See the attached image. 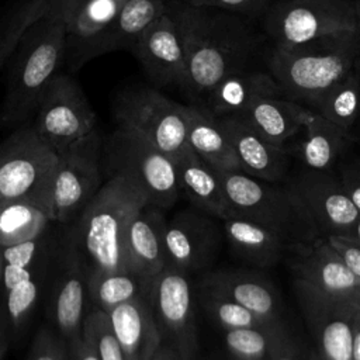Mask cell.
<instances>
[{"label": "cell", "instance_id": "cell-1", "mask_svg": "<svg viewBox=\"0 0 360 360\" xmlns=\"http://www.w3.org/2000/svg\"><path fill=\"white\" fill-rule=\"evenodd\" d=\"M186 53L190 104H200L226 76L266 56L269 41L259 21L217 7H195L169 0Z\"/></svg>", "mask_w": 360, "mask_h": 360}, {"label": "cell", "instance_id": "cell-2", "mask_svg": "<svg viewBox=\"0 0 360 360\" xmlns=\"http://www.w3.org/2000/svg\"><path fill=\"white\" fill-rule=\"evenodd\" d=\"M148 204V193L136 177L111 173L82 212L65 225L62 242L83 260L89 276L128 269L127 229Z\"/></svg>", "mask_w": 360, "mask_h": 360}, {"label": "cell", "instance_id": "cell-3", "mask_svg": "<svg viewBox=\"0 0 360 360\" xmlns=\"http://www.w3.org/2000/svg\"><path fill=\"white\" fill-rule=\"evenodd\" d=\"M264 63L285 97L314 110L333 86L360 65V32L292 46L269 45Z\"/></svg>", "mask_w": 360, "mask_h": 360}, {"label": "cell", "instance_id": "cell-4", "mask_svg": "<svg viewBox=\"0 0 360 360\" xmlns=\"http://www.w3.org/2000/svg\"><path fill=\"white\" fill-rule=\"evenodd\" d=\"M66 59V30L53 0L49 13L21 39L8 60L6 96L0 121L3 127H21L34 112L42 91L59 75Z\"/></svg>", "mask_w": 360, "mask_h": 360}, {"label": "cell", "instance_id": "cell-5", "mask_svg": "<svg viewBox=\"0 0 360 360\" xmlns=\"http://www.w3.org/2000/svg\"><path fill=\"white\" fill-rule=\"evenodd\" d=\"M218 176L231 212L271 229L288 246L322 236L287 183L264 181L242 170L218 172Z\"/></svg>", "mask_w": 360, "mask_h": 360}, {"label": "cell", "instance_id": "cell-6", "mask_svg": "<svg viewBox=\"0 0 360 360\" xmlns=\"http://www.w3.org/2000/svg\"><path fill=\"white\" fill-rule=\"evenodd\" d=\"M259 25L269 45L292 46L360 32V17L353 0H273Z\"/></svg>", "mask_w": 360, "mask_h": 360}, {"label": "cell", "instance_id": "cell-7", "mask_svg": "<svg viewBox=\"0 0 360 360\" xmlns=\"http://www.w3.org/2000/svg\"><path fill=\"white\" fill-rule=\"evenodd\" d=\"M56 163L58 152L32 125L17 127L0 148V204L32 200L52 214L51 184Z\"/></svg>", "mask_w": 360, "mask_h": 360}, {"label": "cell", "instance_id": "cell-8", "mask_svg": "<svg viewBox=\"0 0 360 360\" xmlns=\"http://www.w3.org/2000/svg\"><path fill=\"white\" fill-rule=\"evenodd\" d=\"M103 156L108 174L125 172L141 181L150 205L166 210L177 201L180 187L173 159L141 134L117 127L104 141Z\"/></svg>", "mask_w": 360, "mask_h": 360}, {"label": "cell", "instance_id": "cell-9", "mask_svg": "<svg viewBox=\"0 0 360 360\" xmlns=\"http://www.w3.org/2000/svg\"><path fill=\"white\" fill-rule=\"evenodd\" d=\"M103 146L97 128L58 152L51 184V208L56 224L69 225L101 188Z\"/></svg>", "mask_w": 360, "mask_h": 360}, {"label": "cell", "instance_id": "cell-10", "mask_svg": "<svg viewBox=\"0 0 360 360\" xmlns=\"http://www.w3.org/2000/svg\"><path fill=\"white\" fill-rule=\"evenodd\" d=\"M294 292L316 352L326 360H352L360 294H328L301 280H294Z\"/></svg>", "mask_w": 360, "mask_h": 360}, {"label": "cell", "instance_id": "cell-11", "mask_svg": "<svg viewBox=\"0 0 360 360\" xmlns=\"http://www.w3.org/2000/svg\"><path fill=\"white\" fill-rule=\"evenodd\" d=\"M117 127L135 131L172 159L187 145L181 104L152 87L121 91L112 107Z\"/></svg>", "mask_w": 360, "mask_h": 360}, {"label": "cell", "instance_id": "cell-12", "mask_svg": "<svg viewBox=\"0 0 360 360\" xmlns=\"http://www.w3.org/2000/svg\"><path fill=\"white\" fill-rule=\"evenodd\" d=\"M197 302V285L191 274L166 266L155 277L150 305L162 342L184 360H195L198 354Z\"/></svg>", "mask_w": 360, "mask_h": 360}, {"label": "cell", "instance_id": "cell-13", "mask_svg": "<svg viewBox=\"0 0 360 360\" xmlns=\"http://www.w3.org/2000/svg\"><path fill=\"white\" fill-rule=\"evenodd\" d=\"M32 127L59 152L94 132L97 115L82 86L59 73L42 91Z\"/></svg>", "mask_w": 360, "mask_h": 360}, {"label": "cell", "instance_id": "cell-14", "mask_svg": "<svg viewBox=\"0 0 360 360\" xmlns=\"http://www.w3.org/2000/svg\"><path fill=\"white\" fill-rule=\"evenodd\" d=\"M307 208L322 236L347 238L360 211L333 172L301 167L285 181Z\"/></svg>", "mask_w": 360, "mask_h": 360}, {"label": "cell", "instance_id": "cell-15", "mask_svg": "<svg viewBox=\"0 0 360 360\" xmlns=\"http://www.w3.org/2000/svg\"><path fill=\"white\" fill-rule=\"evenodd\" d=\"M58 270L51 287L48 318L56 332L70 343L83 333L89 312V271L83 260L59 239Z\"/></svg>", "mask_w": 360, "mask_h": 360}, {"label": "cell", "instance_id": "cell-16", "mask_svg": "<svg viewBox=\"0 0 360 360\" xmlns=\"http://www.w3.org/2000/svg\"><path fill=\"white\" fill-rule=\"evenodd\" d=\"M148 77L159 87H176L190 94V77L179 30L167 13L152 22L132 51Z\"/></svg>", "mask_w": 360, "mask_h": 360}, {"label": "cell", "instance_id": "cell-17", "mask_svg": "<svg viewBox=\"0 0 360 360\" xmlns=\"http://www.w3.org/2000/svg\"><path fill=\"white\" fill-rule=\"evenodd\" d=\"M212 215L183 210L166 224V266L194 274L211 266L219 248V231Z\"/></svg>", "mask_w": 360, "mask_h": 360}, {"label": "cell", "instance_id": "cell-18", "mask_svg": "<svg viewBox=\"0 0 360 360\" xmlns=\"http://www.w3.org/2000/svg\"><path fill=\"white\" fill-rule=\"evenodd\" d=\"M284 262L294 280H301L323 292L360 294V278L349 270L326 236L287 246Z\"/></svg>", "mask_w": 360, "mask_h": 360}, {"label": "cell", "instance_id": "cell-19", "mask_svg": "<svg viewBox=\"0 0 360 360\" xmlns=\"http://www.w3.org/2000/svg\"><path fill=\"white\" fill-rule=\"evenodd\" d=\"M218 120L233 148L242 172L264 181H287L294 160L287 148L271 143L240 118L225 117Z\"/></svg>", "mask_w": 360, "mask_h": 360}, {"label": "cell", "instance_id": "cell-20", "mask_svg": "<svg viewBox=\"0 0 360 360\" xmlns=\"http://www.w3.org/2000/svg\"><path fill=\"white\" fill-rule=\"evenodd\" d=\"M66 30L65 65L70 72L86 63V55L127 0H55Z\"/></svg>", "mask_w": 360, "mask_h": 360}, {"label": "cell", "instance_id": "cell-21", "mask_svg": "<svg viewBox=\"0 0 360 360\" xmlns=\"http://www.w3.org/2000/svg\"><path fill=\"white\" fill-rule=\"evenodd\" d=\"M273 94H284V91L269 72L266 63L263 66L255 63L222 79L195 105L205 108L217 118L240 117L256 98Z\"/></svg>", "mask_w": 360, "mask_h": 360}, {"label": "cell", "instance_id": "cell-22", "mask_svg": "<svg viewBox=\"0 0 360 360\" xmlns=\"http://www.w3.org/2000/svg\"><path fill=\"white\" fill-rule=\"evenodd\" d=\"M197 284L228 295L267 321L283 322L278 291L273 283L256 271L221 269L202 274Z\"/></svg>", "mask_w": 360, "mask_h": 360}, {"label": "cell", "instance_id": "cell-23", "mask_svg": "<svg viewBox=\"0 0 360 360\" xmlns=\"http://www.w3.org/2000/svg\"><path fill=\"white\" fill-rule=\"evenodd\" d=\"M353 143L349 134L315 112L302 131L285 146L301 167L316 172H333L343 152Z\"/></svg>", "mask_w": 360, "mask_h": 360}, {"label": "cell", "instance_id": "cell-24", "mask_svg": "<svg viewBox=\"0 0 360 360\" xmlns=\"http://www.w3.org/2000/svg\"><path fill=\"white\" fill-rule=\"evenodd\" d=\"M163 210L148 204L129 222L125 236L127 259L131 269L150 280L166 267Z\"/></svg>", "mask_w": 360, "mask_h": 360}, {"label": "cell", "instance_id": "cell-25", "mask_svg": "<svg viewBox=\"0 0 360 360\" xmlns=\"http://www.w3.org/2000/svg\"><path fill=\"white\" fill-rule=\"evenodd\" d=\"M180 193L200 211L218 219L231 214L218 172L204 162L188 145L173 158Z\"/></svg>", "mask_w": 360, "mask_h": 360}, {"label": "cell", "instance_id": "cell-26", "mask_svg": "<svg viewBox=\"0 0 360 360\" xmlns=\"http://www.w3.org/2000/svg\"><path fill=\"white\" fill-rule=\"evenodd\" d=\"M314 110L290 100L284 94L262 96L236 118L248 122L267 141L287 146L305 127Z\"/></svg>", "mask_w": 360, "mask_h": 360}, {"label": "cell", "instance_id": "cell-27", "mask_svg": "<svg viewBox=\"0 0 360 360\" xmlns=\"http://www.w3.org/2000/svg\"><path fill=\"white\" fill-rule=\"evenodd\" d=\"M107 314L127 360H150L163 343L150 295L121 304Z\"/></svg>", "mask_w": 360, "mask_h": 360}, {"label": "cell", "instance_id": "cell-28", "mask_svg": "<svg viewBox=\"0 0 360 360\" xmlns=\"http://www.w3.org/2000/svg\"><path fill=\"white\" fill-rule=\"evenodd\" d=\"M169 0H127L86 55V63L108 52L132 51L139 37L167 10Z\"/></svg>", "mask_w": 360, "mask_h": 360}, {"label": "cell", "instance_id": "cell-29", "mask_svg": "<svg viewBox=\"0 0 360 360\" xmlns=\"http://www.w3.org/2000/svg\"><path fill=\"white\" fill-rule=\"evenodd\" d=\"M187 145L217 172L242 170L219 120L195 104H181Z\"/></svg>", "mask_w": 360, "mask_h": 360}, {"label": "cell", "instance_id": "cell-30", "mask_svg": "<svg viewBox=\"0 0 360 360\" xmlns=\"http://www.w3.org/2000/svg\"><path fill=\"white\" fill-rule=\"evenodd\" d=\"M221 222L231 249L245 262L257 267H271L284 260L288 245L271 229L235 212Z\"/></svg>", "mask_w": 360, "mask_h": 360}, {"label": "cell", "instance_id": "cell-31", "mask_svg": "<svg viewBox=\"0 0 360 360\" xmlns=\"http://www.w3.org/2000/svg\"><path fill=\"white\" fill-rule=\"evenodd\" d=\"M153 280L134 269L89 276V309L110 312L115 307L150 295Z\"/></svg>", "mask_w": 360, "mask_h": 360}, {"label": "cell", "instance_id": "cell-32", "mask_svg": "<svg viewBox=\"0 0 360 360\" xmlns=\"http://www.w3.org/2000/svg\"><path fill=\"white\" fill-rule=\"evenodd\" d=\"M48 270L3 288V309L0 326V360H4L13 338L27 326L46 281Z\"/></svg>", "mask_w": 360, "mask_h": 360}, {"label": "cell", "instance_id": "cell-33", "mask_svg": "<svg viewBox=\"0 0 360 360\" xmlns=\"http://www.w3.org/2000/svg\"><path fill=\"white\" fill-rule=\"evenodd\" d=\"M0 243L1 248L31 240L56 224L51 210L32 200H14L0 204Z\"/></svg>", "mask_w": 360, "mask_h": 360}, {"label": "cell", "instance_id": "cell-34", "mask_svg": "<svg viewBox=\"0 0 360 360\" xmlns=\"http://www.w3.org/2000/svg\"><path fill=\"white\" fill-rule=\"evenodd\" d=\"M53 0H17L0 24V68L6 69L24 35L51 10Z\"/></svg>", "mask_w": 360, "mask_h": 360}, {"label": "cell", "instance_id": "cell-35", "mask_svg": "<svg viewBox=\"0 0 360 360\" xmlns=\"http://www.w3.org/2000/svg\"><path fill=\"white\" fill-rule=\"evenodd\" d=\"M314 111L350 134L360 118V65L333 86Z\"/></svg>", "mask_w": 360, "mask_h": 360}, {"label": "cell", "instance_id": "cell-36", "mask_svg": "<svg viewBox=\"0 0 360 360\" xmlns=\"http://www.w3.org/2000/svg\"><path fill=\"white\" fill-rule=\"evenodd\" d=\"M197 301L207 314V316L215 325H218L221 330L257 328L280 323L267 321L256 315L250 309L245 308L235 300L229 298L228 295L200 284H197Z\"/></svg>", "mask_w": 360, "mask_h": 360}, {"label": "cell", "instance_id": "cell-37", "mask_svg": "<svg viewBox=\"0 0 360 360\" xmlns=\"http://www.w3.org/2000/svg\"><path fill=\"white\" fill-rule=\"evenodd\" d=\"M285 329L284 323L222 330V342L233 360H270L277 338Z\"/></svg>", "mask_w": 360, "mask_h": 360}, {"label": "cell", "instance_id": "cell-38", "mask_svg": "<svg viewBox=\"0 0 360 360\" xmlns=\"http://www.w3.org/2000/svg\"><path fill=\"white\" fill-rule=\"evenodd\" d=\"M82 338L94 349L100 360H127L107 312L89 309L84 318Z\"/></svg>", "mask_w": 360, "mask_h": 360}, {"label": "cell", "instance_id": "cell-39", "mask_svg": "<svg viewBox=\"0 0 360 360\" xmlns=\"http://www.w3.org/2000/svg\"><path fill=\"white\" fill-rule=\"evenodd\" d=\"M333 173L360 211V152L354 143L343 152Z\"/></svg>", "mask_w": 360, "mask_h": 360}, {"label": "cell", "instance_id": "cell-40", "mask_svg": "<svg viewBox=\"0 0 360 360\" xmlns=\"http://www.w3.org/2000/svg\"><path fill=\"white\" fill-rule=\"evenodd\" d=\"M68 343L55 330L41 329L31 345L27 360H68Z\"/></svg>", "mask_w": 360, "mask_h": 360}, {"label": "cell", "instance_id": "cell-41", "mask_svg": "<svg viewBox=\"0 0 360 360\" xmlns=\"http://www.w3.org/2000/svg\"><path fill=\"white\" fill-rule=\"evenodd\" d=\"M190 6L195 7H217L228 11L239 13L255 21H259L271 0H181Z\"/></svg>", "mask_w": 360, "mask_h": 360}, {"label": "cell", "instance_id": "cell-42", "mask_svg": "<svg viewBox=\"0 0 360 360\" xmlns=\"http://www.w3.org/2000/svg\"><path fill=\"white\" fill-rule=\"evenodd\" d=\"M349 270L360 278V243L343 236H326Z\"/></svg>", "mask_w": 360, "mask_h": 360}, {"label": "cell", "instance_id": "cell-43", "mask_svg": "<svg viewBox=\"0 0 360 360\" xmlns=\"http://www.w3.org/2000/svg\"><path fill=\"white\" fill-rule=\"evenodd\" d=\"M305 354L307 353L301 352L288 330L284 329L274 343L270 360H305Z\"/></svg>", "mask_w": 360, "mask_h": 360}, {"label": "cell", "instance_id": "cell-44", "mask_svg": "<svg viewBox=\"0 0 360 360\" xmlns=\"http://www.w3.org/2000/svg\"><path fill=\"white\" fill-rule=\"evenodd\" d=\"M68 352H69L68 360H100L94 349L89 343H86L83 338H79L68 343Z\"/></svg>", "mask_w": 360, "mask_h": 360}, {"label": "cell", "instance_id": "cell-45", "mask_svg": "<svg viewBox=\"0 0 360 360\" xmlns=\"http://www.w3.org/2000/svg\"><path fill=\"white\" fill-rule=\"evenodd\" d=\"M150 360H184L174 349L162 343Z\"/></svg>", "mask_w": 360, "mask_h": 360}, {"label": "cell", "instance_id": "cell-46", "mask_svg": "<svg viewBox=\"0 0 360 360\" xmlns=\"http://www.w3.org/2000/svg\"><path fill=\"white\" fill-rule=\"evenodd\" d=\"M352 360H360V316L356 323L354 329V339H353V350H352Z\"/></svg>", "mask_w": 360, "mask_h": 360}, {"label": "cell", "instance_id": "cell-47", "mask_svg": "<svg viewBox=\"0 0 360 360\" xmlns=\"http://www.w3.org/2000/svg\"><path fill=\"white\" fill-rule=\"evenodd\" d=\"M349 136H350V139L353 141V143H354L357 148H360V118H359L357 124L353 127V129L350 131Z\"/></svg>", "mask_w": 360, "mask_h": 360}, {"label": "cell", "instance_id": "cell-48", "mask_svg": "<svg viewBox=\"0 0 360 360\" xmlns=\"http://www.w3.org/2000/svg\"><path fill=\"white\" fill-rule=\"evenodd\" d=\"M347 238L354 240V242H357V243H360V215H359L357 221L354 222V225H353V228L350 231V235Z\"/></svg>", "mask_w": 360, "mask_h": 360}, {"label": "cell", "instance_id": "cell-49", "mask_svg": "<svg viewBox=\"0 0 360 360\" xmlns=\"http://www.w3.org/2000/svg\"><path fill=\"white\" fill-rule=\"evenodd\" d=\"M305 360H326V359H323V357L315 350V352L307 353V354H305Z\"/></svg>", "mask_w": 360, "mask_h": 360}, {"label": "cell", "instance_id": "cell-50", "mask_svg": "<svg viewBox=\"0 0 360 360\" xmlns=\"http://www.w3.org/2000/svg\"><path fill=\"white\" fill-rule=\"evenodd\" d=\"M353 6H354V8L357 11V15L360 17V0H353Z\"/></svg>", "mask_w": 360, "mask_h": 360}, {"label": "cell", "instance_id": "cell-51", "mask_svg": "<svg viewBox=\"0 0 360 360\" xmlns=\"http://www.w3.org/2000/svg\"><path fill=\"white\" fill-rule=\"evenodd\" d=\"M219 360H233V359H231V357L228 356V359H219Z\"/></svg>", "mask_w": 360, "mask_h": 360}, {"label": "cell", "instance_id": "cell-52", "mask_svg": "<svg viewBox=\"0 0 360 360\" xmlns=\"http://www.w3.org/2000/svg\"><path fill=\"white\" fill-rule=\"evenodd\" d=\"M271 1H273V0H271Z\"/></svg>", "mask_w": 360, "mask_h": 360}]
</instances>
